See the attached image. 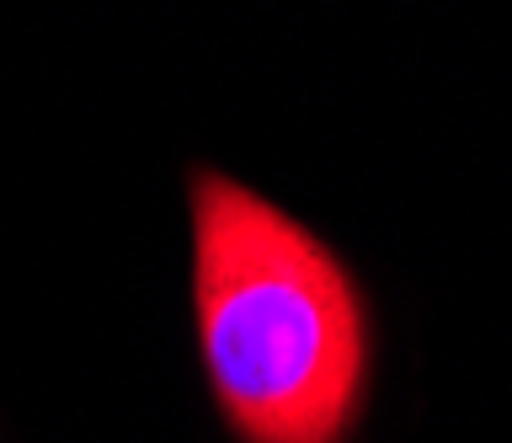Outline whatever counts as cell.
<instances>
[{"mask_svg": "<svg viewBox=\"0 0 512 443\" xmlns=\"http://www.w3.org/2000/svg\"><path fill=\"white\" fill-rule=\"evenodd\" d=\"M192 331L235 443H352L368 310L347 262L246 182L192 177Z\"/></svg>", "mask_w": 512, "mask_h": 443, "instance_id": "cell-1", "label": "cell"}]
</instances>
